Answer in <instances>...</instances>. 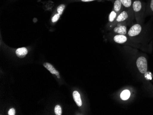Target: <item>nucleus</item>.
<instances>
[{
  "instance_id": "f257e3e1",
  "label": "nucleus",
  "mask_w": 153,
  "mask_h": 115,
  "mask_svg": "<svg viewBox=\"0 0 153 115\" xmlns=\"http://www.w3.org/2000/svg\"><path fill=\"white\" fill-rule=\"evenodd\" d=\"M143 24H133L128 30V36L135 42L137 44H143L144 42V33L146 30L144 29Z\"/></svg>"
},
{
  "instance_id": "f03ea898",
  "label": "nucleus",
  "mask_w": 153,
  "mask_h": 115,
  "mask_svg": "<svg viewBox=\"0 0 153 115\" xmlns=\"http://www.w3.org/2000/svg\"><path fill=\"white\" fill-rule=\"evenodd\" d=\"M146 4L142 0H134L132 10L137 23L143 24L146 16Z\"/></svg>"
},
{
  "instance_id": "7ed1b4c3",
  "label": "nucleus",
  "mask_w": 153,
  "mask_h": 115,
  "mask_svg": "<svg viewBox=\"0 0 153 115\" xmlns=\"http://www.w3.org/2000/svg\"><path fill=\"white\" fill-rule=\"evenodd\" d=\"M135 19L134 15L133 10H123L118 14L115 21L109 27L112 29L115 26L120 24H126L128 26L133 24V21Z\"/></svg>"
},
{
  "instance_id": "20e7f679",
  "label": "nucleus",
  "mask_w": 153,
  "mask_h": 115,
  "mask_svg": "<svg viewBox=\"0 0 153 115\" xmlns=\"http://www.w3.org/2000/svg\"><path fill=\"white\" fill-rule=\"evenodd\" d=\"M136 66L140 73L143 74L148 72V62L146 58L144 56H139L137 59Z\"/></svg>"
},
{
  "instance_id": "39448f33",
  "label": "nucleus",
  "mask_w": 153,
  "mask_h": 115,
  "mask_svg": "<svg viewBox=\"0 0 153 115\" xmlns=\"http://www.w3.org/2000/svg\"><path fill=\"white\" fill-rule=\"evenodd\" d=\"M128 25L126 24H120L115 26L112 28L113 33L116 35H128Z\"/></svg>"
},
{
  "instance_id": "423d86ee",
  "label": "nucleus",
  "mask_w": 153,
  "mask_h": 115,
  "mask_svg": "<svg viewBox=\"0 0 153 115\" xmlns=\"http://www.w3.org/2000/svg\"><path fill=\"white\" fill-rule=\"evenodd\" d=\"M129 37L127 35H116L113 36L112 39L113 41L116 43L119 44H124L128 39Z\"/></svg>"
},
{
  "instance_id": "0eeeda50",
  "label": "nucleus",
  "mask_w": 153,
  "mask_h": 115,
  "mask_svg": "<svg viewBox=\"0 0 153 115\" xmlns=\"http://www.w3.org/2000/svg\"><path fill=\"white\" fill-rule=\"evenodd\" d=\"M123 4L121 0H115L113 3V10H114L118 14H119L123 10Z\"/></svg>"
},
{
  "instance_id": "6e6552de",
  "label": "nucleus",
  "mask_w": 153,
  "mask_h": 115,
  "mask_svg": "<svg viewBox=\"0 0 153 115\" xmlns=\"http://www.w3.org/2000/svg\"><path fill=\"white\" fill-rule=\"evenodd\" d=\"M44 66L47 70H49L51 73L57 76L59 79L60 78L59 72L56 69H55V68L50 63L45 62V63L44 64Z\"/></svg>"
},
{
  "instance_id": "1a4fd4ad",
  "label": "nucleus",
  "mask_w": 153,
  "mask_h": 115,
  "mask_svg": "<svg viewBox=\"0 0 153 115\" xmlns=\"http://www.w3.org/2000/svg\"><path fill=\"white\" fill-rule=\"evenodd\" d=\"M153 15V0H148L146 4V16Z\"/></svg>"
},
{
  "instance_id": "9d476101",
  "label": "nucleus",
  "mask_w": 153,
  "mask_h": 115,
  "mask_svg": "<svg viewBox=\"0 0 153 115\" xmlns=\"http://www.w3.org/2000/svg\"><path fill=\"white\" fill-rule=\"evenodd\" d=\"M73 95L74 100L77 105L79 107L81 106L82 105V101L79 93L77 91H74L73 92Z\"/></svg>"
},
{
  "instance_id": "9b49d317",
  "label": "nucleus",
  "mask_w": 153,
  "mask_h": 115,
  "mask_svg": "<svg viewBox=\"0 0 153 115\" xmlns=\"http://www.w3.org/2000/svg\"><path fill=\"white\" fill-rule=\"evenodd\" d=\"M124 9L132 10L134 0H121Z\"/></svg>"
},
{
  "instance_id": "f8f14e48",
  "label": "nucleus",
  "mask_w": 153,
  "mask_h": 115,
  "mask_svg": "<svg viewBox=\"0 0 153 115\" xmlns=\"http://www.w3.org/2000/svg\"><path fill=\"white\" fill-rule=\"evenodd\" d=\"M27 53V50L25 47H22L16 50V54L18 57L20 58H23L25 57Z\"/></svg>"
},
{
  "instance_id": "ddd939ff",
  "label": "nucleus",
  "mask_w": 153,
  "mask_h": 115,
  "mask_svg": "<svg viewBox=\"0 0 153 115\" xmlns=\"http://www.w3.org/2000/svg\"><path fill=\"white\" fill-rule=\"evenodd\" d=\"M118 15L117 13H116L114 10L112 9L111 12L110 13L109 15V25H111L114 21H115L117 16Z\"/></svg>"
},
{
  "instance_id": "4468645a",
  "label": "nucleus",
  "mask_w": 153,
  "mask_h": 115,
  "mask_svg": "<svg viewBox=\"0 0 153 115\" xmlns=\"http://www.w3.org/2000/svg\"><path fill=\"white\" fill-rule=\"evenodd\" d=\"M131 96V92L129 90H126L123 91L120 94V97L123 100L128 99Z\"/></svg>"
},
{
  "instance_id": "2eb2a0df",
  "label": "nucleus",
  "mask_w": 153,
  "mask_h": 115,
  "mask_svg": "<svg viewBox=\"0 0 153 115\" xmlns=\"http://www.w3.org/2000/svg\"><path fill=\"white\" fill-rule=\"evenodd\" d=\"M65 8V4H62L59 5L57 8V11L58 12V13L60 15H62L64 11V9Z\"/></svg>"
},
{
  "instance_id": "dca6fc26",
  "label": "nucleus",
  "mask_w": 153,
  "mask_h": 115,
  "mask_svg": "<svg viewBox=\"0 0 153 115\" xmlns=\"http://www.w3.org/2000/svg\"><path fill=\"white\" fill-rule=\"evenodd\" d=\"M55 113L56 115H61L62 114V110L61 106L56 105L55 108Z\"/></svg>"
},
{
  "instance_id": "f3484780",
  "label": "nucleus",
  "mask_w": 153,
  "mask_h": 115,
  "mask_svg": "<svg viewBox=\"0 0 153 115\" xmlns=\"http://www.w3.org/2000/svg\"><path fill=\"white\" fill-rule=\"evenodd\" d=\"M60 14H56V15H54L53 17H52V19H51V20H52V22L53 23H55V22H56V21H58V19H59V18H60Z\"/></svg>"
},
{
  "instance_id": "a211bd4d",
  "label": "nucleus",
  "mask_w": 153,
  "mask_h": 115,
  "mask_svg": "<svg viewBox=\"0 0 153 115\" xmlns=\"http://www.w3.org/2000/svg\"><path fill=\"white\" fill-rule=\"evenodd\" d=\"M8 114L9 115H15V110L14 108H11L8 111Z\"/></svg>"
},
{
  "instance_id": "6ab92c4d",
  "label": "nucleus",
  "mask_w": 153,
  "mask_h": 115,
  "mask_svg": "<svg viewBox=\"0 0 153 115\" xmlns=\"http://www.w3.org/2000/svg\"><path fill=\"white\" fill-rule=\"evenodd\" d=\"M80 1L82 2H89V1H94L95 0H80Z\"/></svg>"
}]
</instances>
